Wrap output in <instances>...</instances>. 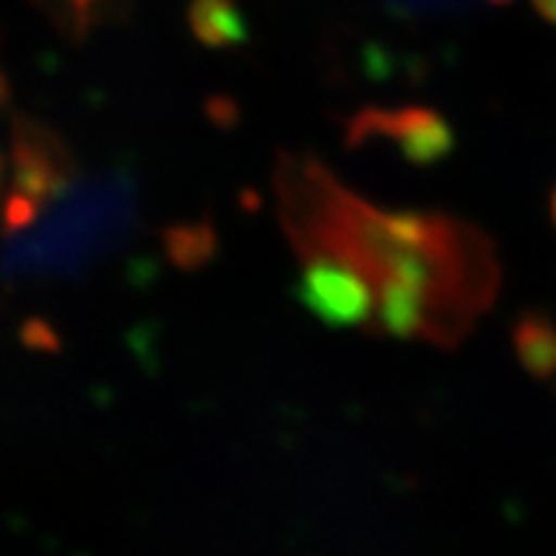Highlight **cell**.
I'll return each mask as SVG.
<instances>
[{"label":"cell","instance_id":"8fae6325","mask_svg":"<svg viewBox=\"0 0 556 556\" xmlns=\"http://www.w3.org/2000/svg\"><path fill=\"white\" fill-rule=\"evenodd\" d=\"M9 195V159L7 153L0 150V212H3V204H7Z\"/></svg>","mask_w":556,"mask_h":556},{"label":"cell","instance_id":"52a82bcc","mask_svg":"<svg viewBox=\"0 0 556 556\" xmlns=\"http://www.w3.org/2000/svg\"><path fill=\"white\" fill-rule=\"evenodd\" d=\"M187 23L206 49H235L249 40L247 14L240 12L238 0H190Z\"/></svg>","mask_w":556,"mask_h":556},{"label":"cell","instance_id":"4fadbf2b","mask_svg":"<svg viewBox=\"0 0 556 556\" xmlns=\"http://www.w3.org/2000/svg\"><path fill=\"white\" fill-rule=\"evenodd\" d=\"M551 220H554V226H556V187H554V192H551Z\"/></svg>","mask_w":556,"mask_h":556},{"label":"cell","instance_id":"3957f363","mask_svg":"<svg viewBox=\"0 0 556 556\" xmlns=\"http://www.w3.org/2000/svg\"><path fill=\"white\" fill-rule=\"evenodd\" d=\"M9 153H12V190L0 212L3 235L12 238L35 226L56 198L79 181V167L65 139L35 116L12 113Z\"/></svg>","mask_w":556,"mask_h":556},{"label":"cell","instance_id":"30bf717a","mask_svg":"<svg viewBox=\"0 0 556 556\" xmlns=\"http://www.w3.org/2000/svg\"><path fill=\"white\" fill-rule=\"evenodd\" d=\"M12 97H14L12 79H9V74L3 71V65H0V116L12 108Z\"/></svg>","mask_w":556,"mask_h":556},{"label":"cell","instance_id":"277c9868","mask_svg":"<svg viewBox=\"0 0 556 556\" xmlns=\"http://www.w3.org/2000/svg\"><path fill=\"white\" fill-rule=\"evenodd\" d=\"M384 139L395 144L402 159L413 167H432L450 159L455 150V130L432 108H362L348 119L345 144L351 150Z\"/></svg>","mask_w":556,"mask_h":556},{"label":"cell","instance_id":"7a4b0ae2","mask_svg":"<svg viewBox=\"0 0 556 556\" xmlns=\"http://www.w3.org/2000/svg\"><path fill=\"white\" fill-rule=\"evenodd\" d=\"M139 226V192L125 173L79 178L35 226L7 240L0 271L9 280H77L125 247Z\"/></svg>","mask_w":556,"mask_h":556},{"label":"cell","instance_id":"8992f818","mask_svg":"<svg viewBox=\"0 0 556 556\" xmlns=\"http://www.w3.org/2000/svg\"><path fill=\"white\" fill-rule=\"evenodd\" d=\"M511 345L531 379L556 384V323L543 311H526L511 328Z\"/></svg>","mask_w":556,"mask_h":556},{"label":"cell","instance_id":"ba28073f","mask_svg":"<svg viewBox=\"0 0 556 556\" xmlns=\"http://www.w3.org/2000/svg\"><path fill=\"white\" fill-rule=\"evenodd\" d=\"M164 252L173 261V266L184 268V271H195L218 252V235L206 220L169 226V229H164Z\"/></svg>","mask_w":556,"mask_h":556},{"label":"cell","instance_id":"9c48e42d","mask_svg":"<svg viewBox=\"0 0 556 556\" xmlns=\"http://www.w3.org/2000/svg\"><path fill=\"white\" fill-rule=\"evenodd\" d=\"M65 3H68V12L71 17H74V26H77V31L83 35L85 28H88V23H91L93 9H97L99 0H65Z\"/></svg>","mask_w":556,"mask_h":556},{"label":"cell","instance_id":"6da1fadb","mask_svg":"<svg viewBox=\"0 0 556 556\" xmlns=\"http://www.w3.org/2000/svg\"><path fill=\"white\" fill-rule=\"evenodd\" d=\"M275 184L294 252L333 257L370 286V333L455 348L492 308L501 266L478 226L379 210L308 155H282Z\"/></svg>","mask_w":556,"mask_h":556},{"label":"cell","instance_id":"5b68a950","mask_svg":"<svg viewBox=\"0 0 556 556\" xmlns=\"http://www.w3.org/2000/svg\"><path fill=\"white\" fill-rule=\"evenodd\" d=\"M303 275L296 282L300 303L331 328H370L374 323V291L345 263L325 257V254H305Z\"/></svg>","mask_w":556,"mask_h":556},{"label":"cell","instance_id":"7c38bea8","mask_svg":"<svg viewBox=\"0 0 556 556\" xmlns=\"http://www.w3.org/2000/svg\"><path fill=\"white\" fill-rule=\"evenodd\" d=\"M531 7L536 9V14H540L543 21L556 26V0H531Z\"/></svg>","mask_w":556,"mask_h":556}]
</instances>
